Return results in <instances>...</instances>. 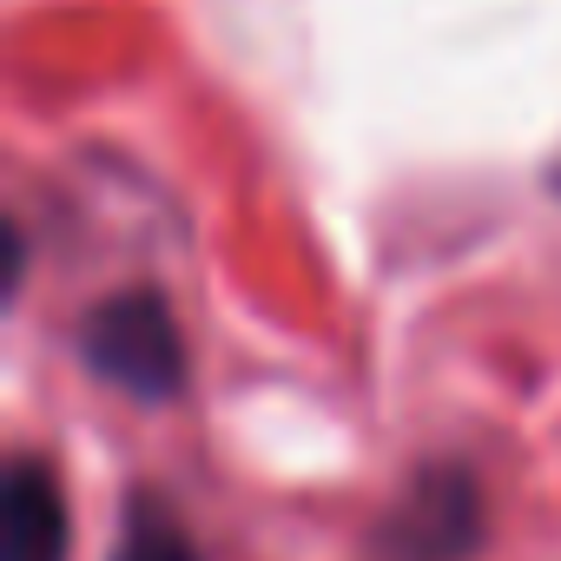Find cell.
I'll return each instance as SVG.
<instances>
[{
	"label": "cell",
	"instance_id": "1",
	"mask_svg": "<svg viewBox=\"0 0 561 561\" xmlns=\"http://www.w3.org/2000/svg\"><path fill=\"white\" fill-rule=\"evenodd\" d=\"M80 357L100 383L126 390L133 403H172L192 377L179 318L146 285H133V291H119L80 318Z\"/></svg>",
	"mask_w": 561,
	"mask_h": 561
},
{
	"label": "cell",
	"instance_id": "2",
	"mask_svg": "<svg viewBox=\"0 0 561 561\" xmlns=\"http://www.w3.org/2000/svg\"><path fill=\"white\" fill-rule=\"evenodd\" d=\"M489 535L482 515V482L462 462H423L403 495L383 508V522L370 528V554L377 561H469Z\"/></svg>",
	"mask_w": 561,
	"mask_h": 561
},
{
	"label": "cell",
	"instance_id": "3",
	"mask_svg": "<svg viewBox=\"0 0 561 561\" xmlns=\"http://www.w3.org/2000/svg\"><path fill=\"white\" fill-rule=\"evenodd\" d=\"M73 554V508L47 456L14 449L0 476V561H67Z\"/></svg>",
	"mask_w": 561,
	"mask_h": 561
},
{
	"label": "cell",
	"instance_id": "4",
	"mask_svg": "<svg viewBox=\"0 0 561 561\" xmlns=\"http://www.w3.org/2000/svg\"><path fill=\"white\" fill-rule=\"evenodd\" d=\"M113 561H205V554H198V541L185 535V522L159 495H133L126 515H119Z\"/></svg>",
	"mask_w": 561,
	"mask_h": 561
},
{
	"label": "cell",
	"instance_id": "5",
	"mask_svg": "<svg viewBox=\"0 0 561 561\" xmlns=\"http://www.w3.org/2000/svg\"><path fill=\"white\" fill-rule=\"evenodd\" d=\"M548 192L561 198V152H554V165H548Z\"/></svg>",
	"mask_w": 561,
	"mask_h": 561
}]
</instances>
